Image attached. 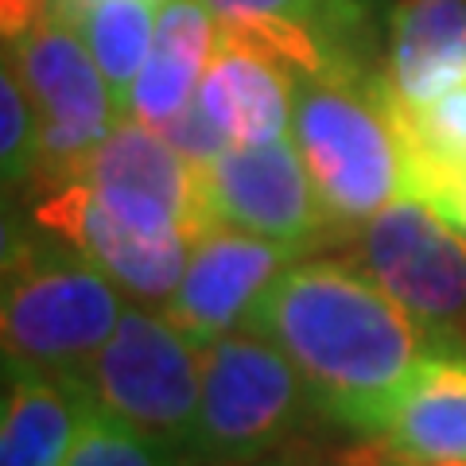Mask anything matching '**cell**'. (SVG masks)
Segmentation results:
<instances>
[{
    "instance_id": "1",
    "label": "cell",
    "mask_w": 466,
    "mask_h": 466,
    "mask_svg": "<svg viewBox=\"0 0 466 466\" xmlns=\"http://www.w3.org/2000/svg\"><path fill=\"white\" fill-rule=\"evenodd\" d=\"M245 330L296 361L311 404L330 424L381 440L435 334L354 260H291Z\"/></svg>"
},
{
    "instance_id": "2",
    "label": "cell",
    "mask_w": 466,
    "mask_h": 466,
    "mask_svg": "<svg viewBox=\"0 0 466 466\" xmlns=\"http://www.w3.org/2000/svg\"><path fill=\"white\" fill-rule=\"evenodd\" d=\"M125 308L128 296L75 245L8 226L0 296L5 370L82 377L113 339Z\"/></svg>"
},
{
    "instance_id": "3",
    "label": "cell",
    "mask_w": 466,
    "mask_h": 466,
    "mask_svg": "<svg viewBox=\"0 0 466 466\" xmlns=\"http://www.w3.org/2000/svg\"><path fill=\"white\" fill-rule=\"evenodd\" d=\"M291 144L330 226H361L404 191V152L381 78L291 75Z\"/></svg>"
},
{
    "instance_id": "4",
    "label": "cell",
    "mask_w": 466,
    "mask_h": 466,
    "mask_svg": "<svg viewBox=\"0 0 466 466\" xmlns=\"http://www.w3.org/2000/svg\"><path fill=\"white\" fill-rule=\"evenodd\" d=\"M319 416L280 346L257 330H233L202 350V404H198V466H257L284 455Z\"/></svg>"
},
{
    "instance_id": "5",
    "label": "cell",
    "mask_w": 466,
    "mask_h": 466,
    "mask_svg": "<svg viewBox=\"0 0 466 466\" xmlns=\"http://www.w3.org/2000/svg\"><path fill=\"white\" fill-rule=\"evenodd\" d=\"M94 400L195 459L202 404V346L171 319L128 299L113 339L82 373Z\"/></svg>"
},
{
    "instance_id": "6",
    "label": "cell",
    "mask_w": 466,
    "mask_h": 466,
    "mask_svg": "<svg viewBox=\"0 0 466 466\" xmlns=\"http://www.w3.org/2000/svg\"><path fill=\"white\" fill-rule=\"evenodd\" d=\"M5 51L16 63L39 116V175L51 183H66L70 171L121 125L109 82L101 78L90 47L63 12H51L24 39L5 43Z\"/></svg>"
},
{
    "instance_id": "7",
    "label": "cell",
    "mask_w": 466,
    "mask_h": 466,
    "mask_svg": "<svg viewBox=\"0 0 466 466\" xmlns=\"http://www.w3.org/2000/svg\"><path fill=\"white\" fill-rule=\"evenodd\" d=\"M354 265L431 334L466 327V233L416 195L400 191L358 226Z\"/></svg>"
},
{
    "instance_id": "8",
    "label": "cell",
    "mask_w": 466,
    "mask_h": 466,
    "mask_svg": "<svg viewBox=\"0 0 466 466\" xmlns=\"http://www.w3.org/2000/svg\"><path fill=\"white\" fill-rule=\"evenodd\" d=\"M106 207L152 238H198L210 226L202 207L198 167L175 144L140 121H121L97 148L70 171ZM66 179V183H70Z\"/></svg>"
},
{
    "instance_id": "9",
    "label": "cell",
    "mask_w": 466,
    "mask_h": 466,
    "mask_svg": "<svg viewBox=\"0 0 466 466\" xmlns=\"http://www.w3.org/2000/svg\"><path fill=\"white\" fill-rule=\"evenodd\" d=\"M198 183L210 226L257 233L296 253L323 241L330 229V218L291 137L268 144H233L198 167Z\"/></svg>"
},
{
    "instance_id": "10",
    "label": "cell",
    "mask_w": 466,
    "mask_h": 466,
    "mask_svg": "<svg viewBox=\"0 0 466 466\" xmlns=\"http://www.w3.org/2000/svg\"><path fill=\"white\" fill-rule=\"evenodd\" d=\"M291 260L296 249L280 241L229 226H207L191 241L179 288L159 311L195 346L207 350L233 330H245L257 303L268 296Z\"/></svg>"
},
{
    "instance_id": "11",
    "label": "cell",
    "mask_w": 466,
    "mask_h": 466,
    "mask_svg": "<svg viewBox=\"0 0 466 466\" xmlns=\"http://www.w3.org/2000/svg\"><path fill=\"white\" fill-rule=\"evenodd\" d=\"M35 222L75 245L109 280L125 291L128 299L164 308L183 280L187 257H191V238H152L128 222H121L90 187L58 183L55 191L35 207Z\"/></svg>"
},
{
    "instance_id": "12",
    "label": "cell",
    "mask_w": 466,
    "mask_h": 466,
    "mask_svg": "<svg viewBox=\"0 0 466 466\" xmlns=\"http://www.w3.org/2000/svg\"><path fill=\"white\" fill-rule=\"evenodd\" d=\"M195 106L229 144H268L291 133V70L257 43L222 32Z\"/></svg>"
},
{
    "instance_id": "13",
    "label": "cell",
    "mask_w": 466,
    "mask_h": 466,
    "mask_svg": "<svg viewBox=\"0 0 466 466\" xmlns=\"http://www.w3.org/2000/svg\"><path fill=\"white\" fill-rule=\"evenodd\" d=\"M466 82V0H400L389 20L385 97L428 106Z\"/></svg>"
},
{
    "instance_id": "14",
    "label": "cell",
    "mask_w": 466,
    "mask_h": 466,
    "mask_svg": "<svg viewBox=\"0 0 466 466\" xmlns=\"http://www.w3.org/2000/svg\"><path fill=\"white\" fill-rule=\"evenodd\" d=\"M218 39H222V27L202 0H159L156 39L133 86L128 116L164 133L195 101L198 82L218 51Z\"/></svg>"
},
{
    "instance_id": "15",
    "label": "cell",
    "mask_w": 466,
    "mask_h": 466,
    "mask_svg": "<svg viewBox=\"0 0 466 466\" xmlns=\"http://www.w3.org/2000/svg\"><path fill=\"white\" fill-rule=\"evenodd\" d=\"M381 440L408 459L466 462V350L435 334Z\"/></svg>"
},
{
    "instance_id": "16",
    "label": "cell",
    "mask_w": 466,
    "mask_h": 466,
    "mask_svg": "<svg viewBox=\"0 0 466 466\" xmlns=\"http://www.w3.org/2000/svg\"><path fill=\"white\" fill-rule=\"evenodd\" d=\"M0 466H66L82 420L97 404L90 385L70 373L5 370Z\"/></svg>"
},
{
    "instance_id": "17",
    "label": "cell",
    "mask_w": 466,
    "mask_h": 466,
    "mask_svg": "<svg viewBox=\"0 0 466 466\" xmlns=\"http://www.w3.org/2000/svg\"><path fill=\"white\" fill-rule=\"evenodd\" d=\"M404 152V191L451 226L466 207V82L428 106H392Z\"/></svg>"
},
{
    "instance_id": "18",
    "label": "cell",
    "mask_w": 466,
    "mask_h": 466,
    "mask_svg": "<svg viewBox=\"0 0 466 466\" xmlns=\"http://www.w3.org/2000/svg\"><path fill=\"white\" fill-rule=\"evenodd\" d=\"M63 16L78 27L82 43L90 47L101 78L109 82L121 121H128V101L133 86L148 63L159 0H82L66 8Z\"/></svg>"
},
{
    "instance_id": "19",
    "label": "cell",
    "mask_w": 466,
    "mask_h": 466,
    "mask_svg": "<svg viewBox=\"0 0 466 466\" xmlns=\"http://www.w3.org/2000/svg\"><path fill=\"white\" fill-rule=\"evenodd\" d=\"M66 466H198L191 455L140 431L109 408L94 404L75 435Z\"/></svg>"
},
{
    "instance_id": "20",
    "label": "cell",
    "mask_w": 466,
    "mask_h": 466,
    "mask_svg": "<svg viewBox=\"0 0 466 466\" xmlns=\"http://www.w3.org/2000/svg\"><path fill=\"white\" fill-rule=\"evenodd\" d=\"M0 164H5L0 171H5L8 191L27 183L43 167L39 116L8 51H5V70H0Z\"/></svg>"
},
{
    "instance_id": "21",
    "label": "cell",
    "mask_w": 466,
    "mask_h": 466,
    "mask_svg": "<svg viewBox=\"0 0 466 466\" xmlns=\"http://www.w3.org/2000/svg\"><path fill=\"white\" fill-rule=\"evenodd\" d=\"M222 27L257 32V27H288V24H315L327 0H202Z\"/></svg>"
},
{
    "instance_id": "22",
    "label": "cell",
    "mask_w": 466,
    "mask_h": 466,
    "mask_svg": "<svg viewBox=\"0 0 466 466\" xmlns=\"http://www.w3.org/2000/svg\"><path fill=\"white\" fill-rule=\"evenodd\" d=\"M58 12L55 0H0V24H5V43H16L32 32L35 24H43Z\"/></svg>"
},
{
    "instance_id": "23",
    "label": "cell",
    "mask_w": 466,
    "mask_h": 466,
    "mask_svg": "<svg viewBox=\"0 0 466 466\" xmlns=\"http://www.w3.org/2000/svg\"><path fill=\"white\" fill-rule=\"evenodd\" d=\"M334 466H466V462H424V459H408V455H397L385 440H370L334 462Z\"/></svg>"
},
{
    "instance_id": "24",
    "label": "cell",
    "mask_w": 466,
    "mask_h": 466,
    "mask_svg": "<svg viewBox=\"0 0 466 466\" xmlns=\"http://www.w3.org/2000/svg\"><path fill=\"white\" fill-rule=\"evenodd\" d=\"M272 466H299V462H296V455H291V451H284V455L272 459Z\"/></svg>"
},
{
    "instance_id": "25",
    "label": "cell",
    "mask_w": 466,
    "mask_h": 466,
    "mask_svg": "<svg viewBox=\"0 0 466 466\" xmlns=\"http://www.w3.org/2000/svg\"><path fill=\"white\" fill-rule=\"evenodd\" d=\"M75 5H82V0H63V5H58V12H66V8H75Z\"/></svg>"
},
{
    "instance_id": "26",
    "label": "cell",
    "mask_w": 466,
    "mask_h": 466,
    "mask_svg": "<svg viewBox=\"0 0 466 466\" xmlns=\"http://www.w3.org/2000/svg\"><path fill=\"white\" fill-rule=\"evenodd\" d=\"M272 459H276V455H272ZM272 459H265V462H257V466H272Z\"/></svg>"
}]
</instances>
